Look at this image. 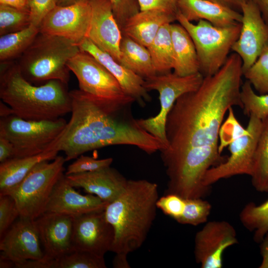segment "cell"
Returning a JSON list of instances; mask_svg holds the SVG:
<instances>
[{
    "label": "cell",
    "mask_w": 268,
    "mask_h": 268,
    "mask_svg": "<svg viewBox=\"0 0 268 268\" xmlns=\"http://www.w3.org/2000/svg\"><path fill=\"white\" fill-rule=\"evenodd\" d=\"M242 76L241 59L233 53L216 73L203 77L197 90L178 98L167 117L168 145L161 150L163 158L220 152L219 134L226 113L233 106L243 108Z\"/></svg>",
    "instance_id": "1"
},
{
    "label": "cell",
    "mask_w": 268,
    "mask_h": 268,
    "mask_svg": "<svg viewBox=\"0 0 268 268\" xmlns=\"http://www.w3.org/2000/svg\"><path fill=\"white\" fill-rule=\"evenodd\" d=\"M71 118L54 147L64 152L66 161L106 146H135L148 154L164 148L143 129L132 111L133 99L111 100L80 89L69 91Z\"/></svg>",
    "instance_id": "2"
},
{
    "label": "cell",
    "mask_w": 268,
    "mask_h": 268,
    "mask_svg": "<svg viewBox=\"0 0 268 268\" xmlns=\"http://www.w3.org/2000/svg\"><path fill=\"white\" fill-rule=\"evenodd\" d=\"M159 198L156 183L128 180L120 195L105 208L114 231L112 252L128 255L142 246L155 218Z\"/></svg>",
    "instance_id": "3"
},
{
    "label": "cell",
    "mask_w": 268,
    "mask_h": 268,
    "mask_svg": "<svg viewBox=\"0 0 268 268\" xmlns=\"http://www.w3.org/2000/svg\"><path fill=\"white\" fill-rule=\"evenodd\" d=\"M67 85L58 80L34 85L24 78L16 62H0V98L22 119L53 120L71 112Z\"/></svg>",
    "instance_id": "4"
},
{
    "label": "cell",
    "mask_w": 268,
    "mask_h": 268,
    "mask_svg": "<svg viewBox=\"0 0 268 268\" xmlns=\"http://www.w3.org/2000/svg\"><path fill=\"white\" fill-rule=\"evenodd\" d=\"M80 51L69 39L39 32L16 63L32 84L58 80L67 85L70 70L67 63Z\"/></svg>",
    "instance_id": "5"
},
{
    "label": "cell",
    "mask_w": 268,
    "mask_h": 268,
    "mask_svg": "<svg viewBox=\"0 0 268 268\" xmlns=\"http://www.w3.org/2000/svg\"><path fill=\"white\" fill-rule=\"evenodd\" d=\"M176 21L186 30L194 42L200 72L204 77L216 73L225 63L232 46L238 39L241 23L220 27L201 20L194 24L179 11Z\"/></svg>",
    "instance_id": "6"
},
{
    "label": "cell",
    "mask_w": 268,
    "mask_h": 268,
    "mask_svg": "<svg viewBox=\"0 0 268 268\" xmlns=\"http://www.w3.org/2000/svg\"><path fill=\"white\" fill-rule=\"evenodd\" d=\"M67 123L62 117L53 120L29 121L11 115L0 117V136L12 144L13 157L31 156L54 148Z\"/></svg>",
    "instance_id": "7"
},
{
    "label": "cell",
    "mask_w": 268,
    "mask_h": 268,
    "mask_svg": "<svg viewBox=\"0 0 268 268\" xmlns=\"http://www.w3.org/2000/svg\"><path fill=\"white\" fill-rule=\"evenodd\" d=\"M65 157L37 164L8 195L15 200L20 216L35 220L42 215L58 181L64 174Z\"/></svg>",
    "instance_id": "8"
},
{
    "label": "cell",
    "mask_w": 268,
    "mask_h": 268,
    "mask_svg": "<svg viewBox=\"0 0 268 268\" xmlns=\"http://www.w3.org/2000/svg\"><path fill=\"white\" fill-rule=\"evenodd\" d=\"M203 77L200 72L186 76H180L170 72L144 79V87L148 91L155 90L158 92L160 109L158 114L154 117L137 119L138 123L143 129L162 142L164 146L163 149L168 145L165 127L170 110L179 97L197 90Z\"/></svg>",
    "instance_id": "9"
},
{
    "label": "cell",
    "mask_w": 268,
    "mask_h": 268,
    "mask_svg": "<svg viewBox=\"0 0 268 268\" xmlns=\"http://www.w3.org/2000/svg\"><path fill=\"white\" fill-rule=\"evenodd\" d=\"M262 121L249 116L247 127L248 133L229 145L230 156L218 165L209 168L203 179L204 186L210 187L219 180L238 175L251 176L255 151L261 132Z\"/></svg>",
    "instance_id": "10"
},
{
    "label": "cell",
    "mask_w": 268,
    "mask_h": 268,
    "mask_svg": "<svg viewBox=\"0 0 268 268\" xmlns=\"http://www.w3.org/2000/svg\"><path fill=\"white\" fill-rule=\"evenodd\" d=\"M67 66L76 76L82 91L107 100L133 99L126 93L109 70L88 53L80 50Z\"/></svg>",
    "instance_id": "11"
},
{
    "label": "cell",
    "mask_w": 268,
    "mask_h": 268,
    "mask_svg": "<svg viewBox=\"0 0 268 268\" xmlns=\"http://www.w3.org/2000/svg\"><path fill=\"white\" fill-rule=\"evenodd\" d=\"M240 9L241 30L232 51L241 59L243 73L253 65L264 49L268 46V24L251 0L244 2Z\"/></svg>",
    "instance_id": "12"
},
{
    "label": "cell",
    "mask_w": 268,
    "mask_h": 268,
    "mask_svg": "<svg viewBox=\"0 0 268 268\" xmlns=\"http://www.w3.org/2000/svg\"><path fill=\"white\" fill-rule=\"evenodd\" d=\"M91 14L88 0L67 6L57 5L43 18L39 31L67 38L78 45L87 37Z\"/></svg>",
    "instance_id": "13"
},
{
    "label": "cell",
    "mask_w": 268,
    "mask_h": 268,
    "mask_svg": "<svg viewBox=\"0 0 268 268\" xmlns=\"http://www.w3.org/2000/svg\"><path fill=\"white\" fill-rule=\"evenodd\" d=\"M114 231L107 221L105 209L73 217L72 241L73 249L104 257L111 251Z\"/></svg>",
    "instance_id": "14"
},
{
    "label": "cell",
    "mask_w": 268,
    "mask_h": 268,
    "mask_svg": "<svg viewBox=\"0 0 268 268\" xmlns=\"http://www.w3.org/2000/svg\"><path fill=\"white\" fill-rule=\"evenodd\" d=\"M237 243L236 230L228 222H206L195 236L196 261L202 268H221L224 251Z\"/></svg>",
    "instance_id": "15"
},
{
    "label": "cell",
    "mask_w": 268,
    "mask_h": 268,
    "mask_svg": "<svg viewBox=\"0 0 268 268\" xmlns=\"http://www.w3.org/2000/svg\"><path fill=\"white\" fill-rule=\"evenodd\" d=\"M35 220L19 216L0 241V257L15 265L27 260L44 258Z\"/></svg>",
    "instance_id": "16"
},
{
    "label": "cell",
    "mask_w": 268,
    "mask_h": 268,
    "mask_svg": "<svg viewBox=\"0 0 268 268\" xmlns=\"http://www.w3.org/2000/svg\"><path fill=\"white\" fill-rule=\"evenodd\" d=\"M91 20L87 38L119 62L123 33L109 0H88Z\"/></svg>",
    "instance_id": "17"
},
{
    "label": "cell",
    "mask_w": 268,
    "mask_h": 268,
    "mask_svg": "<svg viewBox=\"0 0 268 268\" xmlns=\"http://www.w3.org/2000/svg\"><path fill=\"white\" fill-rule=\"evenodd\" d=\"M35 221L44 258L57 260L73 249L72 216L46 212Z\"/></svg>",
    "instance_id": "18"
},
{
    "label": "cell",
    "mask_w": 268,
    "mask_h": 268,
    "mask_svg": "<svg viewBox=\"0 0 268 268\" xmlns=\"http://www.w3.org/2000/svg\"><path fill=\"white\" fill-rule=\"evenodd\" d=\"M63 174L55 185L44 212L78 216L105 209L108 203L92 194L83 195L75 190Z\"/></svg>",
    "instance_id": "19"
},
{
    "label": "cell",
    "mask_w": 268,
    "mask_h": 268,
    "mask_svg": "<svg viewBox=\"0 0 268 268\" xmlns=\"http://www.w3.org/2000/svg\"><path fill=\"white\" fill-rule=\"evenodd\" d=\"M79 49L94 57L116 78L127 94L133 98L140 107L150 102L151 97L144 87V79L128 69L106 52L85 38L78 44Z\"/></svg>",
    "instance_id": "20"
},
{
    "label": "cell",
    "mask_w": 268,
    "mask_h": 268,
    "mask_svg": "<svg viewBox=\"0 0 268 268\" xmlns=\"http://www.w3.org/2000/svg\"><path fill=\"white\" fill-rule=\"evenodd\" d=\"M66 177L73 187L81 188L88 194L95 195L108 203L120 195L129 180L110 166L95 171L70 174Z\"/></svg>",
    "instance_id": "21"
},
{
    "label": "cell",
    "mask_w": 268,
    "mask_h": 268,
    "mask_svg": "<svg viewBox=\"0 0 268 268\" xmlns=\"http://www.w3.org/2000/svg\"><path fill=\"white\" fill-rule=\"evenodd\" d=\"M178 7L191 22L203 20L224 27L241 23L242 20V14L237 10L209 0H180Z\"/></svg>",
    "instance_id": "22"
},
{
    "label": "cell",
    "mask_w": 268,
    "mask_h": 268,
    "mask_svg": "<svg viewBox=\"0 0 268 268\" xmlns=\"http://www.w3.org/2000/svg\"><path fill=\"white\" fill-rule=\"evenodd\" d=\"M176 15L159 9L140 10L126 21L122 33L147 48L164 25L176 21Z\"/></svg>",
    "instance_id": "23"
},
{
    "label": "cell",
    "mask_w": 268,
    "mask_h": 268,
    "mask_svg": "<svg viewBox=\"0 0 268 268\" xmlns=\"http://www.w3.org/2000/svg\"><path fill=\"white\" fill-rule=\"evenodd\" d=\"M59 151L56 148L27 157H12L0 164V195H8L39 163L53 160Z\"/></svg>",
    "instance_id": "24"
},
{
    "label": "cell",
    "mask_w": 268,
    "mask_h": 268,
    "mask_svg": "<svg viewBox=\"0 0 268 268\" xmlns=\"http://www.w3.org/2000/svg\"><path fill=\"white\" fill-rule=\"evenodd\" d=\"M174 64L173 72L186 76L200 72V65L194 42L186 30L180 23H171Z\"/></svg>",
    "instance_id": "25"
},
{
    "label": "cell",
    "mask_w": 268,
    "mask_h": 268,
    "mask_svg": "<svg viewBox=\"0 0 268 268\" xmlns=\"http://www.w3.org/2000/svg\"><path fill=\"white\" fill-rule=\"evenodd\" d=\"M119 63L142 78L156 74L147 47L123 34Z\"/></svg>",
    "instance_id": "26"
},
{
    "label": "cell",
    "mask_w": 268,
    "mask_h": 268,
    "mask_svg": "<svg viewBox=\"0 0 268 268\" xmlns=\"http://www.w3.org/2000/svg\"><path fill=\"white\" fill-rule=\"evenodd\" d=\"M170 24H166L160 29L147 47L156 74L167 73L173 69L174 54Z\"/></svg>",
    "instance_id": "27"
},
{
    "label": "cell",
    "mask_w": 268,
    "mask_h": 268,
    "mask_svg": "<svg viewBox=\"0 0 268 268\" xmlns=\"http://www.w3.org/2000/svg\"><path fill=\"white\" fill-rule=\"evenodd\" d=\"M40 32L39 27L30 25L27 28L0 37V62L19 58Z\"/></svg>",
    "instance_id": "28"
},
{
    "label": "cell",
    "mask_w": 268,
    "mask_h": 268,
    "mask_svg": "<svg viewBox=\"0 0 268 268\" xmlns=\"http://www.w3.org/2000/svg\"><path fill=\"white\" fill-rule=\"evenodd\" d=\"M262 123L250 176L257 191L268 192V117Z\"/></svg>",
    "instance_id": "29"
},
{
    "label": "cell",
    "mask_w": 268,
    "mask_h": 268,
    "mask_svg": "<svg viewBox=\"0 0 268 268\" xmlns=\"http://www.w3.org/2000/svg\"><path fill=\"white\" fill-rule=\"evenodd\" d=\"M239 217L244 226L254 232V240L261 243L268 233V200L258 205L249 202L241 211Z\"/></svg>",
    "instance_id": "30"
},
{
    "label": "cell",
    "mask_w": 268,
    "mask_h": 268,
    "mask_svg": "<svg viewBox=\"0 0 268 268\" xmlns=\"http://www.w3.org/2000/svg\"><path fill=\"white\" fill-rule=\"evenodd\" d=\"M240 98L245 115L255 116L261 121L268 117V94H257L246 80L241 86Z\"/></svg>",
    "instance_id": "31"
},
{
    "label": "cell",
    "mask_w": 268,
    "mask_h": 268,
    "mask_svg": "<svg viewBox=\"0 0 268 268\" xmlns=\"http://www.w3.org/2000/svg\"><path fill=\"white\" fill-rule=\"evenodd\" d=\"M104 257L88 251L73 249L56 260L54 268H106Z\"/></svg>",
    "instance_id": "32"
},
{
    "label": "cell",
    "mask_w": 268,
    "mask_h": 268,
    "mask_svg": "<svg viewBox=\"0 0 268 268\" xmlns=\"http://www.w3.org/2000/svg\"><path fill=\"white\" fill-rule=\"evenodd\" d=\"M30 25L29 11L0 4V36L22 30Z\"/></svg>",
    "instance_id": "33"
},
{
    "label": "cell",
    "mask_w": 268,
    "mask_h": 268,
    "mask_svg": "<svg viewBox=\"0 0 268 268\" xmlns=\"http://www.w3.org/2000/svg\"><path fill=\"white\" fill-rule=\"evenodd\" d=\"M243 75L260 94H268V46Z\"/></svg>",
    "instance_id": "34"
},
{
    "label": "cell",
    "mask_w": 268,
    "mask_h": 268,
    "mask_svg": "<svg viewBox=\"0 0 268 268\" xmlns=\"http://www.w3.org/2000/svg\"><path fill=\"white\" fill-rule=\"evenodd\" d=\"M211 209L210 203L202 198L185 199L184 210L177 222L194 226L206 222Z\"/></svg>",
    "instance_id": "35"
},
{
    "label": "cell",
    "mask_w": 268,
    "mask_h": 268,
    "mask_svg": "<svg viewBox=\"0 0 268 268\" xmlns=\"http://www.w3.org/2000/svg\"><path fill=\"white\" fill-rule=\"evenodd\" d=\"M247 133V129L241 125L234 115L233 108H230L228 111L226 120L222 124L219 131V152L221 153L225 147Z\"/></svg>",
    "instance_id": "36"
},
{
    "label": "cell",
    "mask_w": 268,
    "mask_h": 268,
    "mask_svg": "<svg viewBox=\"0 0 268 268\" xmlns=\"http://www.w3.org/2000/svg\"><path fill=\"white\" fill-rule=\"evenodd\" d=\"M113 159L111 157L97 159L93 157L80 155L75 161L70 164L65 173L66 175L93 172L111 166Z\"/></svg>",
    "instance_id": "37"
},
{
    "label": "cell",
    "mask_w": 268,
    "mask_h": 268,
    "mask_svg": "<svg viewBox=\"0 0 268 268\" xmlns=\"http://www.w3.org/2000/svg\"><path fill=\"white\" fill-rule=\"evenodd\" d=\"M19 216V211L14 199L9 195H0V238Z\"/></svg>",
    "instance_id": "38"
},
{
    "label": "cell",
    "mask_w": 268,
    "mask_h": 268,
    "mask_svg": "<svg viewBox=\"0 0 268 268\" xmlns=\"http://www.w3.org/2000/svg\"><path fill=\"white\" fill-rule=\"evenodd\" d=\"M185 205V199L174 194H165L159 198L157 208L176 221L181 216Z\"/></svg>",
    "instance_id": "39"
},
{
    "label": "cell",
    "mask_w": 268,
    "mask_h": 268,
    "mask_svg": "<svg viewBox=\"0 0 268 268\" xmlns=\"http://www.w3.org/2000/svg\"><path fill=\"white\" fill-rule=\"evenodd\" d=\"M121 30L126 21L140 11L137 0H109Z\"/></svg>",
    "instance_id": "40"
},
{
    "label": "cell",
    "mask_w": 268,
    "mask_h": 268,
    "mask_svg": "<svg viewBox=\"0 0 268 268\" xmlns=\"http://www.w3.org/2000/svg\"><path fill=\"white\" fill-rule=\"evenodd\" d=\"M59 0H28L31 24L39 25L45 16L57 5Z\"/></svg>",
    "instance_id": "41"
},
{
    "label": "cell",
    "mask_w": 268,
    "mask_h": 268,
    "mask_svg": "<svg viewBox=\"0 0 268 268\" xmlns=\"http://www.w3.org/2000/svg\"><path fill=\"white\" fill-rule=\"evenodd\" d=\"M180 0H137L140 10L159 9L177 14Z\"/></svg>",
    "instance_id": "42"
},
{
    "label": "cell",
    "mask_w": 268,
    "mask_h": 268,
    "mask_svg": "<svg viewBox=\"0 0 268 268\" xmlns=\"http://www.w3.org/2000/svg\"><path fill=\"white\" fill-rule=\"evenodd\" d=\"M14 149L11 143L6 138L0 136V162L2 163L13 157Z\"/></svg>",
    "instance_id": "43"
},
{
    "label": "cell",
    "mask_w": 268,
    "mask_h": 268,
    "mask_svg": "<svg viewBox=\"0 0 268 268\" xmlns=\"http://www.w3.org/2000/svg\"><path fill=\"white\" fill-rule=\"evenodd\" d=\"M260 251L263 259L259 268H268V233L261 242Z\"/></svg>",
    "instance_id": "44"
},
{
    "label": "cell",
    "mask_w": 268,
    "mask_h": 268,
    "mask_svg": "<svg viewBox=\"0 0 268 268\" xmlns=\"http://www.w3.org/2000/svg\"><path fill=\"white\" fill-rule=\"evenodd\" d=\"M128 255L122 253L116 254L112 264L114 268H130V265L127 259Z\"/></svg>",
    "instance_id": "45"
},
{
    "label": "cell",
    "mask_w": 268,
    "mask_h": 268,
    "mask_svg": "<svg viewBox=\"0 0 268 268\" xmlns=\"http://www.w3.org/2000/svg\"><path fill=\"white\" fill-rule=\"evenodd\" d=\"M0 4L29 11L28 0H0Z\"/></svg>",
    "instance_id": "46"
},
{
    "label": "cell",
    "mask_w": 268,
    "mask_h": 268,
    "mask_svg": "<svg viewBox=\"0 0 268 268\" xmlns=\"http://www.w3.org/2000/svg\"><path fill=\"white\" fill-rule=\"evenodd\" d=\"M257 6L262 15L268 24V0H251Z\"/></svg>",
    "instance_id": "47"
},
{
    "label": "cell",
    "mask_w": 268,
    "mask_h": 268,
    "mask_svg": "<svg viewBox=\"0 0 268 268\" xmlns=\"http://www.w3.org/2000/svg\"><path fill=\"white\" fill-rule=\"evenodd\" d=\"M236 10L240 9L241 5L247 0H209Z\"/></svg>",
    "instance_id": "48"
},
{
    "label": "cell",
    "mask_w": 268,
    "mask_h": 268,
    "mask_svg": "<svg viewBox=\"0 0 268 268\" xmlns=\"http://www.w3.org/2000/svg\"><path fill=\"white\" fill-rule=\"evenodd\" d=\"M13 115L11 108L2 101L0 102V117H7Z\"/></svg>",
    "instance_id": "49"
},
{
    "label": "cell",
    "mask_w": 268,
    "mask_h": 268,
    "mask_svg": "<svg viewBox=\"0 0 268 268\" xmlns=\"http://www.w3.org/2000/svg\"><path fill=\"white\" fill-rule=\"evenodd\" d=\"M0 268H14V264L12 262L9 260L0 257Z\"/></svg>",
    "instance_id": "50"
},
{
    "label": "cell",
    "mask_w": 268,
    "mask_h": 268,
    "mask_svg": "<svg viewBox=\"0 0 268 268\" xmlns=\"http://www.w3.org/2000/svg\"><path fill=\"white\" fill-rule=\"evenodd\" d=\"M84 0H59L58 5L67 6L71 5Z\"/></svg>",
    "instance_id": "51"
}]
</instances>
